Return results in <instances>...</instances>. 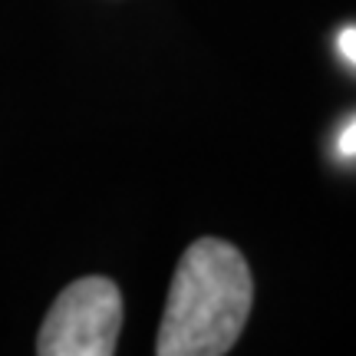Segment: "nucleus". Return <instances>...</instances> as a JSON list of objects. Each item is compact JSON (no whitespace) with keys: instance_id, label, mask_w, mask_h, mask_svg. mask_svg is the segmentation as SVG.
I'll return each instance as SVG.
<instances>
[{"instance_id":"obj_1","label":"nucleus","mask_w":356,"mask_h":356,"mask_svg":"<svg viewBox=\"0 0 356 356\" xmlns=\"http://www.w3.org/2000/svg\"><path fill=\"white\" fill-rule=\"evenodd\" d=\"M251 267L234 244L198 238L181 254L159 327V356H225L251 317Z\"/></svg>"},{"instance_id":"obj_2","label":"nucleus","mask_w":356,"mask_h":356,"mask_svg":"<svg viewBox=\"0 0 356 356\" xmlns=\"http://www.w3.org/2000/svg\"><path fill=\"white\" fill-rule=\"evenodd\" d=\"M122 327V293L109 277H79L53 300L40 327V356H109Z\"/></svg>"},{"instance_id":"obj_3","label":"nucleus","mask_w":356,"mask_h":356,"mask_svg":"<svg viewBox=\"0 0 356 356\" xmlns=\"http://www.w3.org/2000/svg\"><path fill=\"white\" fill-rule=\"evenodd\" d=\"M337 155H340V159H356V119L340 132V139H337Z\"/></svg>"},{"instance_id":"obj_4","label":"nucleus","mask_w":356,"mask_h":356,"mask_svg":"<svg viewBox=\"0 0 356 356\" xmlns=\"http://www.w3.org/2000/svg\"><path fill=\"white\" fill-rule=\"evenodd\" d=\"M337 47H340V53H343L346 60L356 66V26H346V30H340V37H337Z\"/></svg>"}]
</instances>
